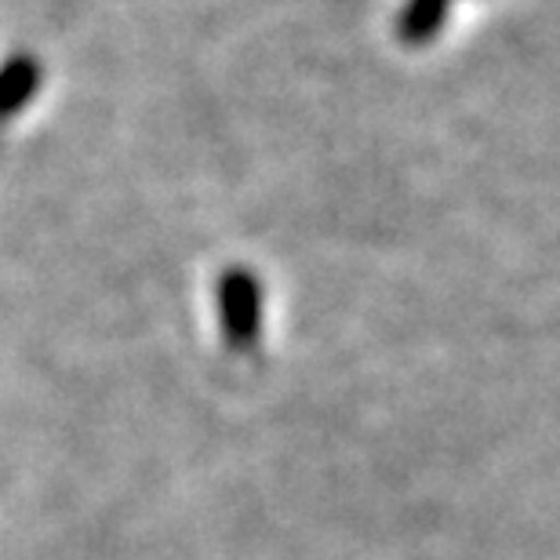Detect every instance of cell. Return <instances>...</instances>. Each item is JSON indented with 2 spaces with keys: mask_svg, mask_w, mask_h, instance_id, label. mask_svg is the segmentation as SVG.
I'll use <instances>...</instances> for the list:
<instances>
[{
  "mask_svg": "<svg viewBox=\"0 0 560 560\" xmlns=\"http://www.w3.org/2000/svg\"><path fill=\"white\" fill-rule=\"evenodd\" d=\"M37 81H40L37 62H30V59H19V62H11L8 70H0V117L15 114V109L37 92Z\"/></svg>",
  "mask_w": 560,
  "mask_h": 560,
  "instance_id": "3957f363",
  "label": "cell"
},
{
  "mask_svg": "<svg viewBox=\"0 0 560 560\" xmlns=\"http://www.w3.org/2000/svg\"><path fill=\"white\" fill-rule=\"evenodd\" d=\"M219 320L230 350H252L262 331V288L248 270H226L219 280Z\"/></svg>",
  "mask_w": 560,
  "mask_h": 560,
  "instance_id": "6da1fadb",
  "label": "cell"
},
{
  "mask_svg": "<svg viewBox=\"0 0 560 560\" xmlns=\"http://www.w3.org/2000/svg\"><path fill=\"white\" fill-rule=\"evenodd\" d=\"M447 4L452 0H408L405 11H400V40L405 44H425L436 30L444 26L447 19Z\"/></svg>",
  "mask_w": 560,
  "mask_h": 560,
  "instance_id": "7a4b0ae2",
  "label": "cell"
}]
</instances>
